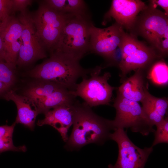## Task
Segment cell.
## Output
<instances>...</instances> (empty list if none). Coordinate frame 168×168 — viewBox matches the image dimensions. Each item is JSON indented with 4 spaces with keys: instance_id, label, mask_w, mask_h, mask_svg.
<instances>
[{
    "instance_id": "cell-1",
    "label": "cell",
    "mask_w": 168,
    "mask_h": 168,
    "mask_svg": "<svg viewBox=\"0 0 168 168\" xmlns=\"http://www.w3.org/2000/svg\"><path fill=\"white\" fill-rule=\"evenodd\" d=\"M74 106L73 127L65 146L67 149H79L92 143L102 145L110 139V131L114 130L111 120L97 115L85 102L77 100Z\"/></svg>"
},
{
    "instance_id": "cell-2",
    "label": "cell",
    "mask_w": 168,
    "mask_h": 168,
    "mask_svg": "<svg viewBox=\"0 0 168 168\" xmlns=\"http://www.w3.org/2000/svg\"><path fill=\"white\" fill-rule=\"evenodd\" d=\"M79 61L64 55L52 52L50 58L29 72L34 78L55 83L63 88L73 91L80 77L86 78L93 68H83Z\"/></svg>"
},
{
    "instance_id": "cell-3",
    "label": "cell",
    "mask_w": 168,
    "mask_h": 168,
    "mask_svg": "<svg viewBox=\"0 0 168 168\" xmlns=\"http://www.w3.org/2000/svg\"><path fill=\"white\" fill-rule=\"evenodd\" d=\"M92 24L87 15H68L58 41L51 53L80 61L90 52V29Z\"/></svg>"
},
{
    "instance_id": "cell-4",
    "label": "cell",
    "mask_w": 168,
    "mask_h": 168,
    "mask_svg": "<svg viewBox=\"0 0 168 168\" xmlns=\"http://www.w3.org/2000/svg\"><path fill=\"white\" fill-rule=\"evenodd\" d=\"M119 46L121 57L118 67L121 71L122 82L127 74L132 71L144 69L156 59L159 58L152 47L147 46L130 33L124 32Z\"/></svg>"
},
{
    "instance_id": "cell-5",
    "label": "cell",
    "mask_w": 168,
    "mask_h": 168,
    "mask_svg": "<svg viewBox=\"0 0 168 168\" xmlns=\"http://www.w3.org/2000/svg\"><path fill=\"white\" fill-rule=\"evenodd\" d=\"M49 7L44 2L32 16L37 35L45 49L52 52L60 38L68 15Z\"/></svg>"
},
{
    "instance_id": "cell-6",
    "label": "cell",
    "mask_w": 168,
    "mask_h": 168,
    "mask_svg": "<svg viewBox=\"0 0 168 168\" xmlns=\"http://www.w3.org/2000/svg\"><path fill=\"white\" fill-rule=\"evenodd\" d=\"M102 69L101 66L94 68L90 77L82 78V81L77 84L74 90L71 91L73 95L81 97L91 108L109 104L115 88L108 83L111 76L110 73L106 72L100 75Z\"/></svg>"
},
{
    "instance_id": "cell-7",
    "label": "cell",
    "mask_w": 168,
    "mask_h": 168,
    "mask_svg": "<svg viewBox=\"0 0 168 168\" xmlns=\"http://www.w3.org/2000/svg\"><path fill=\"white\" fill-rule=\"evenodd\" d=\"M113 106L116 110L114 119L111 120L114 131L118 128H130L132 132L143 136L155 132L138 102L126 99L117 93Z\"/></svg>"
},
{
    "instance_id": "cell-8",
    "label": "cell",
    "mask_w": 168,
    "mask_h": 168,
    "mask_svg": "<svg viewBox=\"0 0 168 168\" xmlns=\"http://www.w3.org/2000/svg\"><path fill=\"white\" fill-rule=\"evenodd\" d=\"M110 139L115 141L118 147V156L114 165L108 168H144L153 147L141 148L130 139L124 129L118 128L111 133Z\"/></svg>"
},
{
    "instance_id": "cell-9",
    "label": "cell",
    "mask_w": 168,
    "mask_h": 168,
    "mask_svg": "<svg viewBox=\"0 0 168 168\" xmlns=\"http://www.w3.org/2000/svg\"><path fill=\"white\" fill-rule=\"evenodd\" d=\"M18 18L22 25V31L16 64L26 65L46 57L45 49L37 35L30 14L26 10L21 12Z\"/></svg>"
},
{
    "instance_id": "cell-10",
    "label": "cell",
    "mask_w": 168,
    "mask_h": 168,
    "mask_svg": "<svg viewBox=\"0 0 168 168\" xmlns=\"http://www.w3.org/2000/svg\"><path fill=\"white\" fill-rule=\"evenodd\" d=\"M168 29V16L150 5L138 16L130 30V34L140 36L151 44Z\"/></svg>"
},
{
    "instance_id": "cell-11",
    "label": "cell",
    "mask_w": 168,
    "mask_h": 168,
    "mask_svg": "<svg viewBox=\"0 0 168 168\" xmlns=\"http://www.w3.org/2000/svg\"><path fill=\"white\" fill-rule=\"evenodd\" d=\"M125 31L116 22L106 28H90V52L108 59L120 44Z\"/></svg>"
},
{
    "instance_id": "cell-12",
    "label": "cell",
    "mask_w": 168,
    "mask_h": 168,
    "mask_svg": "<svg viewBox=\"0 0 168 168\" xmlns=\"http://www.w3.org/2000/svg\"><path fill=\"white\" fill-rule=\"evenodd\" d=\"M22 25L13 15L0 23V33L5 53V61L13 68L16 67L21 46Z\"/></svg>"
},
{
    "instance_id": "cell-13",
    "label": "cell",
    "mask_w": 168,
    "mask_h": 168,
    "mask_svg": "<svg viewBox=\"0 0 168 168\" xmlns=\"http://www.w3.org/2000/svg\"><path fill=\"white\" fill-rule=\"evenodd\" d=\"M147 7L140 0H113L110 9L104 16L103 23L113 18L124 29L130 30L138 14Z\"/></svg>"
},
{
    "instance_id": "cell-14",
    "label": "cell",
    "mask_w": 168,
    "mask_h": 168,
    "mask_svg": "<svg viewBox=\"0 0 168 168\" xmlns=\"http://www.w3.org/2000/svg\"><path fill=\"white\" fill-rule=\"evenodd\" d=\"M75 102L72 104L60 105L50 110L44 114L45 117L43 119L38 120L37 125L39 126L49 125L52 126L60 133L63 140L66 142L68 138V129L73 124L74 121Z\"/></svg>"
},
{
    "instance_id": "cell-15",
    "label": "cell",
    "mask_w": 168,
    "mask_h": 168,
    "mask_svg": "<svg viewBox=\"0 0 168 168\" xmlns=\"http://www.w3.org/2000/svg\"><path fill=\"white\" fill-rule=\"evenodd\" d=\"M4 96L6 100L12 101L16 105L17 114L16 124H21L33 130L39 113L32 101L24 96L17 94L12 90L7 91Z\"/></svg>"
},
{
    "instance_id": "cell-16",
    "label": "cell",
    "mask_w": 168,
    "mask_h": 168,
    "mask_svg": "<svg viewBox=\"0 0 168 168\" xmlns=\"http://www.w3.org/2000/svg\"><path fill=\"white\" fill-rule=\"evenodd\" d=\"M144 69H138L135 73L122 82L119 87L118 93L129 100L139 102L145 95Z\"/></svg>"
},
{
    "instance_id": "cell-17",
    "label": "cell",
    "mask_w": 168,
    "mask_h": 168,
    "mask_svg": "<svg viewBox=\"0 0 168 168\" xmlns=\"http://www.w3.org/2000/svg\"><path fill=\"white\" fill-rule=\"evenodd\" d=\"M76 97L71 91L62 89L33 102L39 114H45L50 110L58 106L73 103Z\"/></svg>"
},
{
    "instance_id": "cell-18",
    "label": "cell",
    "mask_w": 168,
    "mask_h": 168,
    "mask_svg": "<svg viewBox=\"0 0 168 168\" xmlns=\"http://www.w3.org/2000/svg\"><path fill=\"white\" fill-rule=\"evenodd\" d=\"M44 2L55 11L68 15H87L86 3L82 0H47Z\"/></svg>"
},
{
    "instance_id": "cell-19",
    "label": "cell",
    "mask_w": 168,
    "mask_h": 168,
    "mask_svg": "<svg viewBox=\"0 0 168 168\" xmlns=\"http://www.w3.org/2000/svg\"><path fill=\"white\" fill-rule=\"evenodd\" d=\"M62 89L64 88L55 83L42 81L27 89L24 96L33 102Z\"/></svg>"
},
{
    "instance_id": "cell-20",
    "label": "cell",
    "mask_w": 168,
    "mask_h": 168,
    "mask_svg": "<svg viewBox=\"0 0 168 168\" xmlns=\"http://www.w3.org/2000/svg\"><path fill=\"white\" fill-rule=\"evenodd\" d=\"M150 66L147 78L156 85H166L168 82V66L165 62L161 59L154 62Z\"/></svg>"
},
{
    "instance_id": "cell-21",
    "label": "cell",
    "mask_w": 168,
    "mask_h": 168,
    "mask_svg": "<svg viewBox=\"0 0 168 168\" xmlns=\"http://www.w3.org/2000/svg\"><path fill=\"white\" fill-rule=\"evenodd\" d=\"M16 124L14 122L11 126H0V154L8 151L22 152L26 151V146L17 147L13 144L12 137Z\"/></svg>"
},
{
    "instance_id": "cell-22",
    "label": "cell",
    "mask_w": 168,
    "mask_h": 168,
    "mask_svg": "<svg viewBox=\"0 0 168 168\" xmlns=\"http://www.w3.org/2000/svg\"><path fill=\"white\" fill-rule=\"evenodd\" d=\"M141 102L144 114L152 126H156L164 119L165 118H163L158 113L151 104L145 94V91L144 97Z\"/></svg>"
},
{
    "instance_id": "cell-23",
    "label": "cell",
    "mask_w": 168,
    "mask_h": 168,
    "mask_svg": "<svg viewBox=\"0 0 168 168\" xmlns=\"http://www.w3.org/2000/svg\"><path fill=\"white\" fill-rule=\"evenodd\" d=\"M156 129L154 133V139L152 146L153 147L160 143H168V119L165 117L160 123L156 125Z\"/></svg>"
},
{
    "instance_id": "cell-24",
    "label": "cell",
    "mask_w": 168,
    "mask_h": 168,
    "mask_svg": "<svg viewBox=\"0 0 168 168\" xmlns=\"http://www.w3.org/2000/svg\"><path fill=\"white\" fill-rule=\"evenodd\" d=\"M159 58L166 56L168 52V29L151 44Z\"/></svg>"
},
{
    "instance_id": "cell-25",
    "label": "cell",
    "mask_w": 168,
    "mask_h": 168,
    "mask_svg": "<svg viewBox=\"0 0 168 168\" xmlns=\"http://www.w3.org/2000/svg\"><path fill=\"white\" fill-rule=\"evenodd\" d=\"M145 93L156 111L160 115L164 118L168 107V101L167 99L153 96L148 92L147 87L145 89Z\"/></svg>"
},
{
    "instance_id": "cell-26",
    "label": "cell",
    "mask_w": 168,
    "mask_h": 168,
    "mask_svg": "<svg viewBox=\"0 0 168 168\" xmlns=\"http://www.w3.org/2000/svg\"><path fill=\"white\" fill-rule=\"evenodd\" d=\"M14 69L5 62L0 61V81L9 88L15 80Z\"/></svg>"
},
{
    "instance_id": "cell-27",
    "label": "cell",
    "mask_w": 168,
    "mask_h": 168,
    "mask_svg": "<svg viewBox=\"0 0 168 168\" xmlns=\"http://www.w3.org/2000/svg\"><path fill=\"white\" fill-rule=\"evenodd\" d=\"M12 0H0V20L2 22L12 15Z\"/></svg>"
},
{
    "instance_id": "cell-28",
    "label": "cell",
    "mask_w": 168,
    "mask_h": 168,
    "mask_svg": "<svg viewBox=\"0 0 168 168\" xmlns=\"http://www.w3.org/2000/svg\"><path fill=\"white\" fill-rule=\"evenodd\" d=\"M33 1L31 0H12V14L16 11L21 12L26 11V7L31 5Z\"/></svg>"
},
{
    "instance_id": "cell-29",
    "label": "cell",
    "mask_w": 168,
    "mask_h": 168,
    "mask_svg": "<svg viewBox=\"0 0 168 168\" xmlns=\"http://www.w3.org/2000/svg\"><path fill=\"white\" fill-rule=\"evenodd\" d=\"M149 5L156 8L158 5L161 6L165 10V13L168 16V0H153L149 1Z\"/></svg>"
},
{
    "instance_id": "cell-30",
    "label": "cell",
    "mask_w": 168,
    "mask_h": 168,
    "mask_svg": "<svg viewBox=\"0 0 168 168\" xmlns=\"http://www.w3.org/2000/svg\"><path fill=\"white\" fill-rule=\"evenodd\" d=\"M5 53L2 40L0 33V61L5 62Z\"/></svg>"
},
{
    "instance_id": "cell-31",
    "label": "cell",
    "mask_w": 168,
    "mask_h": 168,
    "mask_svg": "<svg viewBox=\"0 0 168 168\" xmlns=\"http://www.w3.org/2000/svg\"><path fill=\"white\" fill-rule=\"evenodd\" d=\"M9 88L6 85L0 81V94L6 92Z\"/></svg>"
},
{
    "instance_id": "cell-32",
    "label": "cell",
    "mask_w": 168,
    "mask_h": 168,
    "mask_svg": "<svg viewBox=\"0 0 168 168\" xmlns=\"http://www.w3.org/2000/svg\"><path fill=\"white\" fill-rule=\"evenodd\" d=\"M1 22H2V21H1L0 20V23Z\"/></svg>"
}]
</instances>
